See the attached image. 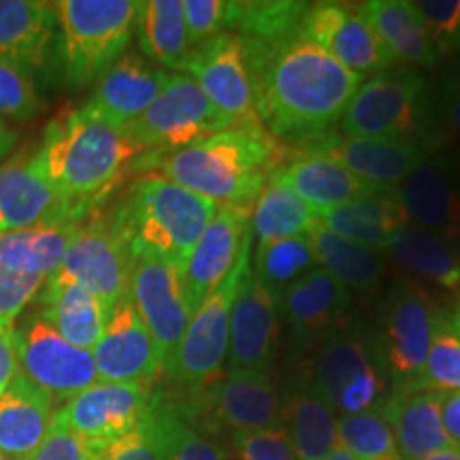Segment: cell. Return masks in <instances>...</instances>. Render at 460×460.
<instances>
[{
	"label": "cell",
	"mask_w": 460,
	"mask_h": 460,
	"mask_svg": "<svg viewBox=\"0 0 460 460\" xmlns=\"http://www.w3.org/2000/svg\"><path fill=\"white\" fill-rule=\"evenodd\" d=\"M254 45L256 111L269 135L303 146L329 135L362 77L298 32L273 48Z\"/></svg>",
	"instance_id": "6da1fadb"
},
{
	"label": "cell",
	"mask_w": 460,
	"mask_h": 460,
	"mask_svg": "<svg viewBox=\"0 0 460 460\" xmlns=\"http://www.w3.org/2000/svg\"><path fill=\"white\" fill-rule=\"evenodd\" d=\"M278 169V141L262 124L233 126L158 158L160 177L233 207L254 205Z\"/></svg>",
	"instance_id": "7a4b0ae2"
},
{
	"label": "cell",
	"mask_w": 460,
	"mask_h": 460,
	"mask_svg": "<svg viewBox=\"0 0 460 460\" xmlns=\"http://www.w3.org/2000/svg\"><path fill=\"white\" fill-rule=\"evenodd\" d=\"M139 154L141 147L126 128L77 109L48 126L32 160L45 180L82 214Z\"/></svg>",
	"instance_id": "3957f363"
},
{
	"label": "cell",
	"mask_w": 460,
	"mask_h": 460,
	"mask_svg": "<svg viewBox=\"0 0 460 460\" xmlns=\"http://www.w3.org/2000/svg\"><path fill=\"white\" fill-rule=\"evenodd\" d=\"M217 209L220 205L214 200L152 175L132 186L111 226L128 247L132 261L152 256L183 267Z\"/></svg>",
	"instance_id": "277c9868"
},
{
	"label": "cell",
	"mask_w": 460,
	"mask_h": 460,
	"mask_svg": "<svg viewBox=\"0 0 460 460\" xmlns=\"http://www.w3.org/2000/svg\"><path fill=\"white\" fill-rule=\"evenodd\" d=\"M135 0H62L56 4L58 58L73 85L99 82L122 58L137 28Z\"/></svg>",
	"instance_id": "5b68a950"
},
{
	"label": "cell",
	"mask_w": 460,
	"mask_h": 460,
	"mask_svg": "<svg viewBox=\"0 0 460 460\" xmlns=\"http://www.w3.org/2000/svg\"><path fill=\"white\" fill-rule=\"evenodd\" d=\"M348 137L433 147L435 119L427 79L418 73H377L360 84L341 118Z\"/></svg>",
	"instance_id": "8992f818"
},
{
	"label": "cell",
	"mask_w": 460,
	"mask_h": 460,
	"mask_svg": "<svg viewBox=\"0 0 460 460\" xmlns=\"http://www.w3.org/2000/svg\"><path fill=\"white\" fill-rule=\"evenodd\" d=\"M233 126V119L217 111L190 75L177 73L169 75L158 99L126 126V132L141 152L149 149L166 156Z\"/></svg>",
	"instance_id": "52a82bcc"
},
{
	"label": "cell",
	"mask_w": 460,
	"mask_h": 460,
	"mask_svg": "<svg viewBox=\"0 0 460 460\" xmlns=\"http://www.w3.org/2000/svg\"><path fill=\"white\" fill-rule=\"evenodd\" d=\"M252 261V234L247 237L234 269L220 286L200 303L192 314L175 354L171 356L164 371L175 382L186 386H200L220 376L224 360L228 358L230 309L245 267Z\"/></svg>",
	"instance_id": "ba28073f"
},
{
	"label": "cell",
	"mask_w": 460,
	"mask_h": 460,
	"mask_svg": "<svg viewBox=\"0 0 460 460\" xmlns=\"http://www.w3.org/2000/svg\"><path fill=\"white\" fill-rule=\"evenodd\" d=\"M256 65L254 43L233 32H222L192 49L183 71L234 126H254L262 124L256 111Z\"/></svg>",
	"instance_id": "9c48e42d"
},
{
	"label": "cell",
	"mask_w": 460,
	"mask_h": 460,
	"mask_svg": "<svg viewBox=\"0 0 460 460\" xmlns=\"http://www.w3.org/2000/svg\"><path fill=\"white\" fill-rule=\"evenodd\" d=\"M314 384L341 416L369 411L382 396L384 376L365 332L345 324L332 331L318 352Z\"/></svg>",
	"instance_id": "30bf717a"
},
{
	"label": "cell",
	"mask_w": 460,
	"mask_h": 460,
	"mask_svg": "<svg viewBox=\"0 0 460 460\" xmlns=\"http://www.w3.org/2000/svg\"><path fill=\"white\" fill-rule=\"evenodd\" d=\"M15 332L20 371L54 401H71L99 382L90 349L68 343L41 315Z\"/></svg>",
	"instance_id": "8fae6325"
},
{
	"label": "cell",
	"mask_w": 460,
	"mask_h": 460,
	"mask_svg": "<svg viewBox=\"0 0 460 460\" xmlns=\"http://www.w3.org/2000/svg\"><path fill=\"white\" fill-rule=\"evenodd\" d=\"M156 396L139 384L96 382L56 411L68 430L92 450H101L130 433L156 405Z\"/></svg>",
	"instance_id": "7c38bea8"
},
{
	"label": "cell",
	"mask_w": 460,
	"mask_h": 460,
	"mask_svg": "<svg viewBox=\"0 0 460 460\" xmlns=\"http://www.w3.org/2000/svg\"><path fill=\"white\" fill-rule=\"evenodd\" d=\"M128 296L141 320L146 322L149 335L158 348L160 360L166 367L192 318L183 290L181 267L163 258H135Z\"/></svg>",
	"instance_id": "4fadbf2b"
},
{
	"label": "cell",
	"mask_w": 460,
	"mask_h": 460,
	"mask_svg": "<svg viewBox=\"0 0 460 460\" xmlns=\"http://www.w3.org/2000/svg\"><path fill=\"white\" fill-rule=\"evenodd\" d=\"M441 309L418 286L399 281L384 303L382 349L388 369L401 388L413 390L427 360Z\"/></svg>",
	"instance_id": "5bb4252c"
},
{
	"label": "cell",
	"mask_w": 460,
	"mask_h": 460,
	"mask_svg": "<svg viewBox=\"0 0 460 460\" xmlns=\"http://www.w3.org/2000/svg\"><path fill=\"white\" fill-rule=\"evenodd\" d=\"M298 34L335 58L339 65L365 77L384 73L393 58L360 7L352 9L341 3H315L305 11Z\"/></svg>",
	"instance_id": "9a60e30c"
},
{
	"label": "cell",
	"mask_w": 460,
	"mask_h": 460,
	"mask_svg": "<svg viewBox=\"0 0 460 460\" xmlns=\"http://www.w3.org/2000/svg\"><path fill=\"white\" fill-rule=\"evenodd\" d=\"M130 271L132 256L122 237L111 224L92 222L85 226L79 224L54 278L84 286L113 309L119 298L128 295Z\"/></svg>",
	"instance_id": "2e32d148"
},
{
	"label": "cell",
	"mask_w": 460,
	"mask_h": 460,
	"mask_svg": "<svg viewBox=\"0 0 460 460\" xmlns=\"http://www.w3.org/2000/svg\"><path fill=\"white\" fill-rule=\"evenodd\" d=\"M90 352L99 382L147 386L164 371L156 343L128 295L111 309L105 331Z\"/></svg>",
	"instance_id": "e0dca14e"
},
{
	"label": "cell",
	"mask_w": 460,
	"mask_h": 460,
	"mask_svg": "<svg viewBox=\"0 0 460 460\" xmlns=\"http://www.w3.org/2000/svg\"><path fill=\"white\" fill-rule=\"evenodd\" d=\"M250 220L252 207L220 205L214 220L207 224L203 234L194 243L181 267L183 290L192 314L234 269L241 250L252 234Z\"/></svg>",
	"instance_id": "ac0fdd59"
},
{
	"label": "cell",
	"mask_w": 460,
	"mask_h": 460,
	"mask_svg": "<svg viewBox=\"0 0 460 460\" xmlns=\"http://www.w3.org/2000/svg\"><path fill=\"white\" fill-rule=\"evenodd\" d=\"M278 296L262 286L252 269L245 267L230 309L228 367L233 369L267 371L278 337Z\"/></svg>",
	"instance_id": "d6986e66"
},
{
	"label": "cell",
	"mask_w": 460,
	"mask_h": 460,
	"mask_svg": "<svg viewBox=\"0 0 460 460\" xmlns=\"http://www.w3.org/2000/svg\"><path fill=\"white\" fill-rule=\"evenodd\" d=\"M305 152L312 156L329 158L362 180L390 190L401 186L405 177L430 154L429 149L411 146V143L367 139V137H348L335 135V132L307 143Z\"/></svg>",
	"instance_id": "ffe728a7"
},
{
	"label": "cell",
	"mask_w": 460,
	"mask_h": 460,
	"mask_svg": "<svg viewBox=\"0 0 460 460\" xmlns=\"http://www.w3.org/2000/svg\"><path fill=\"white\" fill-rule=\"evenodd\" d=\"M77 217L79 211L45 180L32 158L20 156L0 166V234Z\"/></svg>",
	"instance_id": "44dd1931"
},
{
	"label": "cell",
	"mask_w": 460,
	"mask_h": 460,
	"mask_svg": "<svg viewBox=\"0 0 460 460\" xmlns=\"http://www.w3.org/2000/svg\"><path fill=\"white\" fill-rule=\"evenodd\" d=\"M410 222L460 252V186L446 158H427L396 190Z\"/></svg>",
	"instance_id": "7402d4cb"
},
{
	"label": "cell",
	"mask_w": 460,
	"mask_h": 460,
	"mask_svg": "<svg viewBox=\"0 0 460 460\" xmlns=\"http://www.w3.org/2000/svg\"><path fill=\"white\" fill-rule=\"evenodd\" d=\"M166 79L169 73L163 68L154 66L141 56L126 54L102 75L92 99L82 109L94 118L126 128L158 99Z\"/></svg>",
	"instance_id": "603a6c76"
},
{
	"label": "cell",
	"mask_w": 460,
	"mask_h": 460,
	"mask_svg": "<svg viewBox=\"0 0 460 460\" xmlns=\"http://www.w3.org/2000/svg\"><path fill=\"white\" fill-rule=\"evenodd\" d=\"M441 396L444 393L399 388L377 410L393 430L402 460H420L447 447H458L444 429Z\"/></svg>",
	"instance_id": "cb8c5ba5"
},
{
	"label": "cell",
	"mask_w": 460,
	"mask_h": 460,
	"mask_svg": "<svg viewBox=\"0 0 460 460\" xmlns=\"http://www.w3.org/2000/svg\"><path fill=\"white\" fill-rule=\"evenodd\" d=\"M54 399L17 373L0 396V456L4 460H31L54 424Z\"/></svg>",
	"instance_id": "d4e9b609"
},
{
	"label": "cell",
	"mask_w": 460,
	"mask_h": 460,
	"mask_svg": "<svg viewBox=\"0 0 460 460\" xmlns=\"http://www.w3.org/2000/svg\"><path fill=\"white\" fill-rule=\"evenodd\" d=\"M278 301L292 335L312 341L318 335H331L343 324L341 320L352 305V295L324 269H314L288 286Z\"/></svg>",
	"instance_id": "484cf974"
},
{
	"label": "cell",
	"mask_w": 460,
	"mask_h": 460,
	"mask_svg": "<svg viewBox=\"0 0 460 460\" xmlns=\"http://www.w3.org/2000/svg\"><path fill=\"white\" fill-rule=\"evenodd\" d=\"M58 34L56 4L0 0V60L32 73L48 62Z\"/></svg>",
	"instance_id": "4316f807"
},
{
	"label": "cell",
	"mask_w": 460,
	"mask_h": 460,
	"mask_svg": "<svg viewBox=\"0 0 460 460\" xmlns=\"http://www.w3.org/2000/svg\"><path fill=\"white\" fill-rule=\"evenodd\" d=\"M214 410L234 433H250L278 427L281 399L267 371L228 369L216 390Z\"/></svg>",
	"instance_id": "83f0119b"
},
{
	"label": "cell",
	"mask_w": 460,
	"mask_h": 460,
	"mask_svg": "<svg viewBox=\"0 0 460 460\" xmlns=\"http://www.w3.org/2000/svg\"><path fill=\"white\" fill-rule=\"evenodd\" d=\"M279 175L315 214L352 203V200L390 192V188L376 186V183L354 175L345 166L332 163L329 158L312 156V154H305L303 158L279 166Z\"/></svg>",
	"instance_id": "f1b7e54d"
},
{
	"label": "cell",
	"mask_w": 460,
	"mask_h": 460,
	"mask_svg": "<svg viewBox=\"0 0 460 460\" xmlns=\"http://www.w3.org/2000/svg\"><path fill=\"white\" fill-rule=\"evenodd\" d=\"M315 217L339 237L371 250H382L396 230L410 224L396 190L318 211Z\"/></svg>",
	"instance_id": "f546056e"
},
{
	"label": "cell",
	"mask_w": 460,
	"mask_h": 460,
	"mask_svg": "<svg viewBox=\"0 0 460 460\" xmlns=\"http://www.w3.org/2000/svg\"><path fill=\"white\" fill-rule=\"evenodd\" d=\"M41 318L48 320L68 343L92 349L105 331L111 309L75 281L51 278L45 284Z\"/></svg>",
	"instance_id": "4dcf8cb0"
},
{
	"label": "cell",
	"mask_w": 460,
	"mask_h": 460,
	"mask_svg": "<svg viewBox=\"0 0 460 460\" xmlns=\"http://www.w3.org/2000/svg\"><path fill=\"white\" fill-rule=\"evenodd\" d=\"M77 228V220H60L0 234V267L39 275L48 284L60 271Z\"/></svg>",
	"instance_id": "1f68e13d"
},
{
	"label": "cell",
	"mask_w": 460,
	"mask_h": 460,
	"mask_svg": "<svg viewBox=\"0 0 460 460\" xmlns=\"http://www.w3.org/2000/svg\"><path fill=\"white\" fill-rule=\"evenodd\" d=\"M382 252L413 278L450 292L460 290V252L416 224H405L396 230Z\"/></svg>",
	"instance_id": "d6a6232c"
},
{
	"label": "cell",
	"mask_w": 460,
	"mask_h": 460,
	"mask_svg": "<svg viewBox=\"0 0 460 460\" xmlns=\"http://www.w3.org/2000/svg\"><path fill=\"white\" fill-rule=\"evenodd\" d=\"M296 460H324L339 447L335 407L315 384H305L286 396L281 410Z\"/></svg>",
	"instance_id": "836d02e7"
},
{
	"label": "cell",
	"mask_w": 460,
	"mask_h": 460,
	"mask_svg": "<svg viewBox=\"0 0 460 460\" xmlns=\"http://www.w3.org/2000/svg\"><path fill=\"white\" fill-rule=\"evenodd\" d=\"M307 237L320 269L331 273L339 284L362 292L377 290L382 284L384 275H386V264L377 254V250L339 237L318 217H314Z\"/></svg>",
	"instance_id": "e575fe53"
},
{
	"label": "cell",
	"mask_w": 460,
	"mask_h": 460,
	"mask_svg": "<svg viewBox=\"0 0 460 460\" xmlns=\"http://www.w3.org/2000/svg\"><path fill=\"white\" fill-rule=\"evenodd\" d=\"M360 11L393 60L422 68L437 65L439 54L433 49L407 0H371L362 4Z\"/></svg>",
	"instance_id": "d590c367"
},
{
	"label": "cell",
	"mask_w": 460,
	"mask_h": 460,
	"mask_svg": "<svg viewBox=\"0 0 460 460\" xmlns=\"http://www.w3.org/2000/svg\"><path fill=\"white\" fill-rule=\"evenodd\" d=\"M315 211L284 181L279 169L262 188L252 209L250 228L258 237V245L307 234Z\"/></svg>",
	"instance_id": "8d00e7d4"
},
{
	"label": "cell",
	"mask_w": 460,
	"mask_h": 460,
	"mask_svg": "<svg viewBox=\"0 0 460 460\" xmlns=\"http://www.w3.org/2000/svg\"><path fill=\"white\" fill-rule=\"evenodd\" d=\"M137 32L143 54L160 65L183 71L192 45H190L181 0H147L137 15Z\"/></svg>",
	"instance_id": "74e56055"
},
{
	"label": "cell",
	"mask_w": 460,
	"mask_h": 460,
	"mask_svg": "<svg viewBox=\"0 0 460 460\" xmlns=\"http://www.w3.org/2000/svg\"><path fill=\"white\" fill-rule=\"evenodd\" d=\"M307 9V3H292V0L230 3L226 31H234L233 34L262 48H273L298 32Z\"/></svg>",
	"instance_id": "f35d334b"
},
{
	"label": "cell",
	"mask_w": 460,
	"mask_h": 460,
	"mask_svg": "<svg viewBox=\"0 0 460 460\" xmlns=\"http://www.w3.org/2000/svg\"><path fill=\"white\" fill-rule=\"evenodd\" d=\"M254 275L262 286H267L279 298L288 286H292L303 275L320 269L307 234L292 239L273 241L258 245Z\"/></svg>",
	"instance_id": "ab89813d"
},
{
	"label": "cell",
	"mask_w": 460,
	"mask_h": 460,
	"mask_svg": "<svg viewBox=\"0 0 460 460\" xmlns=\"http://www.w3.org/2000/svg\"><path fill=\"white\" fill-rule=\"evenodd\" d=\"M413 390L458 393L460 390V331L452 315L439 312L427 360Z\"/></svg>",
	"instance_id": "60d3db41"
},
{
	"label": "cell",
	"mask_w": 460,
	"mask_h": 460,
	"mask_svg": "<svg viewBox=\"0 0 460 460\" xmlns=\"http://www.w3.org/2000/svg\"><path fill=\"white\" fill-rule=\"evenodd\" d=\"M339 447L360 460H376L396 454V441L388 422L377 410L337 418Z\"/></svg>",
	"instance_id": "b9f144b4"
},
{
	"label": "cell",
	"mask_w": 460,
	"mask_h": 460,
	"mask_svg": "<svg viewBox=\"0 0 460 460\" xmlns=\"http://www.w3.org/2000/svg\"><path fill=\"white\" fill-rule=\"evenodd\" d=\"M96 460H164L166 458V407L156 402L146 420L130 433L101 450Z\"/></svg>",
	"instance_id": "7bdbcfd3"
},
{
	"label": "cell",
	"mask_w": 460,
	"mask_h": 460,
	"mask_svg": "<svg viewBox=\"0 0 460 460\" xmlns=\"http://www.w3.org/2000/svg\"><path fill=\"white\" fill-rule=\"evenodd\" d=\"M437 54L456 49L460 0H407Z\"/></svg>",
	"instance_id": "ee69618b"
},
{
	"label": "cell",
	"mask_w": 460,
	"mask_h": 460,
	"mask_svg": "<svg viewBox=\"0 0 460 460\" xmlns=\"http://www.w3.org/2000/svg\"><path fill=\"white\" fill-rule=\"evenodd\" d=\"M41 109V99L26 71L0 60V119L28 122Z\"/></svg>",
	"instance_id": "f6af8a7d"
},
{
	"label": "cell",
	"mask_w": 460,
	"mask_h": 460,
	"mask_svg": "<svg viewBox=\"0 0 460 460\" xmlns=\"http://www.w3.org/2000/svg\"><path fill=\"white\" fill-rule=\"evenodd\" d=\"M164 460H226L216 441L194 430L186 420L166 407V458Z\"/></svg>",
	"instance_id": "bcb514c9"
},
{
	"label": "cell",
	"mask_w": 460,
	"mask_h": 460,
	"mask_svg": "<svg viewBox=\"0 0 460 460\" xmlns=\"http://www.w3.org/2000/svg\"><path fill=\"white\" fill-rule=\"evenodd\" d=\"M183 20L192 49L209 43L226 31L230 3L226 0H181Z\"/></svg>",
	"instance_id": "7dc6e473"
},
{
	"label": "cell",
	"mask_w": 460,
	"mask_h": 460,
	"mask_svg": "<svg viewBox=\"0 0 460 460\" xmlns=\"http://www.w3.org/2000/svg\"><path fill=\"white\" fill-rule=\"evenodd\" d=\"M233 447L241 460H296L286 427L234 433Z\"/></svg>",
	"instance_id": "c3c4849f"
},
{
	"label": "cell",
	"mask_w": 460,
	"mask_h": 460,
	"mask_svg": "<svg viewBox=\"0 0 460 460\" xmlns=\"http://www.w3.org/2000/svg\"><path fill=\"white\" fill-rule=\"evenodd\" d=\"M43 286L45 279L39 275L17 273L0 267V320L15 324L17 315L24 312Z\"/></svg>",
	"instance_id": "681fc988"
},
{
	"label": "cell",
	"mask_w": 460,
	"mask_h": 460,
	"mask_svg": "<svg viewBox=\"0 0 460 460\" xmlns=\"http://www.w3.org/2000/svg\"><path fill=\"white\" fill-rule=\"evenodd\" d=\"M31 460H96L94 450L54 418L48 437Z\"/></svg>",
	"instance_id": "f907efd6"
},
{
	"label": "cell",
	"mask_w": 460,
	"mask_h": 460,
	"mask_svg": "<svg viewBox=\"0 0 460 460\" xmlns=\"http://www.w3.org/2000/svg\"><path fill=\"white\" fill-rule=\"evenodd\" d=\"M17 373H20V356H17L15 324L0 320V396L11 386Z\"/></svg>",
	"instance_id": "816d5d0a"
},
{
	"label": "cell",
	"mask_w": 460,
	"mask_h": 460,
	"mask_svg": "<svg viewBox=\"0 0 460 460\" xmlns=\"http://www.w3.org/2000/svg\"><path fill=\"white\" fill-rule=\"evenodd\" d=\"M441 420H444L446 433L460 447V390L444 393L441 396Z\"/></svg>",
	"instance_id": "f5cc1de1"
},
{
	"label": "cell",
	"mask_w": 460,
	"mask_h": 460,
	"mask_svg": "<svg viewBox=\"0 0 460 460\" xmlns=\"http://www.w3.org/2000/svg\"><path fill=\"white\" fill-rule=\"evenodd\" d=\"M444 118L454 135L460 137V77H454L446 84Z\"/></svg>",
	"instance_id": "db71d44e"
},
{
	"label": "cell",
	"mask_w": 460,
	"mask_h": 460,
	"mask_svg": "<svg viewBox=\"0 0 460 460\" xmlns=\"http://www.w3.org/2000/svg\"><path fill=\"white\" fill-rule=\"evenodd\" d=\"M15 141H17L15 132L9 128L4 119H0V163H3L4 156H7L11 149H13Z\"/></svg>",
	"instance_id": "11a10c76"
},
{
	"label": "cell",
	"mask_w": 460,
	"mask_h": 460,
	"mask_svg": "<svg viewBox=\"0 0 460 460\" xmlns=\"http://www.w3.org/2000/svg\"><path fill=\"white\" fill-rule=\"evenodd\" d=\"M420 460H460V447H447V450L429 454Z\"/></svg>",
	"instance_id": "9f6ffc18"
},
{
	"label": "cell",
	"mask_w": 460,
	"mask_h": 460,
	"mask_svg": "<svg viewBox=\"0 0 460 460\" xmlns=\"http://www.w3.org/2000/svg\"><path fill=\"white\" fill-rule=\"evenodd\" d=\"M324 460H360V458H356L352 452L343 450V447H335V450H332Z\"/></svg>",
	"instance_id": "6f0895ef"
},
{
	"label": "cell",
	"mask_w": 460,
	"mask_h": 460,
	"mask_svg": "<svg viewBox=\"0 0 460 460\" xmlns=\"http://www.w3.org/2000/svg\"><path fill=\"white\" fill-rule=\"evenodd\" d=\"M452 322H454V324H456V329L460 331V305H458V309H456V312L452 314Z\"/></svg>",
	"instance_id": "680465c9"
},
{
	"label": "cell",
	"mask_w": 460,
	"mask_h": 460,
	"mask_svg": "<svg viewBox=\"0 0 460 460\" xmlns=\"http://www.w3.org/2000/svg\"><path fill=\"white\" fill-rule=\"evenodd\" d=\"M376 460H402V458H401V454L396 452V454H388V456H382V458H376Z\"/></svg>",
	"instance_id": "91938a15"
},
{
	"label": "cell",
	"mask_w": 460,
	"mask_h": 460,
	"mask_svg": "<svg viewBox=\"0 0 460 460\" xmlns=\"http://www.w3.org/2000/svg\"><path fill=\"white\" fill-rule=\"evenodd\" d=\"M456 49H458V54H460V26H458V39H456Z\"/></svg>",
	"instance_id": "94428289"
},
{
	"label": "cell",
	"mask_w": 460,
	"mask_h": 460,
	"mask_svg": "<svg viewBox=\"0 0 460 460\" xmlns=\"http://www.w3.org/2000/svg\"><path fill=\"white\" fill-rule=\"evenodd\" d=\"M458 166H460V152H458Z\"/></svg>",
	"instance_id": "6125c7cd"
},
{
	"label": "cell",
	"mask_w": 460,
	"mask_h": 460,
	"mask_svg": "<svg viewBox=\"0 0 460 460\" xmlns=\"http://www.w3.org/2000/svg\"><path fill=\"white\" fill-rule=\"evenodd\" d=\"M0 460H4V458H3V456H0Z\"/></svg>",
	"instance_id": "be15d7a7"
}]
</instances>
